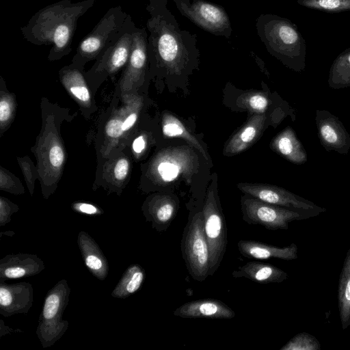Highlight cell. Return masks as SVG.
Wrapping results in <instances>:
<instances>
[{
  "label": "cell",
  "instance_id": "obj_4",
  "mask_svg": "<svg viewBox=\"0 0 350 350\" xmlns=\"http://www.w3.org/2000/svg\"><path fill=\"white\" fill-rule=\"evenodd\" d=\"M197 169V157L192 149L187 146H175L157 153L148 165L147 175L159 186L166 185L180 178L189 184Z\"/></svg>",
  "mask_w": 350,
  "mask_h": 350
},
{
  "label": "cell",
  "instance_id": "obj_30",
  "mask_svg": "<svg viewBox=\"0 0 350 350\" xmlns=\"http://www.w3.org/2000/svg\"><path fill=\"white\" fill-rule=\"evenodd\" d=\"M327 83L329 88L335 90L350 86V47L340 53L333 62Z\"/></svg>",
  "mask_w": 350,
  "mask_h": 350
},
{
  "label": "cell",
  "instance_id": "obj_8",
  "mask_svg": "<svg viewBox=\"0 0 350 350\" xmlns=\"http://www.w3.org/2000/svg\"><path fill=\"white\" fill-rule=\"evenodd\" d=\"M135 24L130 14L112 42L96 59L92 68L85 73L90 81L103 80L124 67L129 59L133 45Z\"/></svg>",
  "mask_w": 350,
  "mask_h": 350
},
{
  "label": "cell",
  "instance_id": "obj_19",
  "mask_svg": "<svg viewBox=\"0 0 350 350\" xmlns=\"http://www.w3.org/2000/svg\"><path fill=\"white\" fill-rule=\"evenodd\" d=\"M173 314L185 319H231L236 314L232 309L219 299H201L185 303L177 308Z\"/></svg>",
  "mask_w": 350,
  "mask_h": 350
},
{
  "label": "cell",
  "instance_id": "obj_16",
  "mask_svg": "<svg viewBox=\"0 0 350 350\" xmlns=\"http://www.w3.org/2000/svg\"><path fill=\"white\" fill-rule=\"evenodd\" d=\"M143 100L139 96H132L129 103L112 113L104 128L105 139L115 144L135 126L142 108Z\"/></svg>",
  "mask_w": 350,
  "mask_h": 350
},
{
  "label": "cell",
  "instance_id": "obj_38",
  "mask_svg": "<svg viewBox=\"0 0 350 350\" xmlns=\"http://www.w3.org/2000/svg\"><path fill=\"white\" fill-rule=\"evenodd\" d=\"M131 169L130 161L124 156L119 157L112 164L111 176L115 183H121L128 177Z\"/></svg>",
  "mask_w": 350,
  "mask_h": 350
},
{
  "label": "cell",
  "instance_id": "obj_37",
  "mask_svg": "<svg viewBox=\"0 0 350 350\" xmlns=\"http://www.w3.org/2000/svg\"><path fill=\"white\" fill-rule=\"evenodd\" d=\"M19 165L28 187L31 196H33L35 180L39 177L38 169L34 167L33 163L28 157L18 158Z\"/></svg>",
  "mask_w": 350,
  "mask_h": 350
},
{
  "label": "cell",
  "instance_id": "obj_39",
  "mask_svg": "<svg viewBox=\"0 0 350 350\" xmlns=\"http://www.w3.org/2000/svg\"><path fill=\"white\" fill-rule=\"evenodd\" d=\"M19 206L8 198L0 197V226H3L12 220V215L16 213Z\"/></svg>",
  "mask_w": 350,
  "mask_h": 350
},
{
  "label": "cell",
  "instance_id": "obj_24",
  "mask_svg": "<svg viewBox=\"0 0 350 350\" xmlns=\"http://www.w3.org/2000/svg\"><path fill=\"white\" fill-rule=\"evenodd\" d=\"M234 278H245L254 282L266 284L280 283L288 278V273L282 269L269 263L250 261L234 270Z\"/></svg>",
  "mask_w": 350,
  "mask_h": 350
},
{
  "label": "cell",
  "instance_id": "obj_25",
  "mask_svg": "<svg viewBox=\"0 0 350 350\" xmlns=\"http://www.w3.org/2000/svg\"><path fill=\"white\" fill-rule=\"evenodd\" d=\"M270 147L274 152L294 164L302 165L308 160L307 153L301 142L290 126L273 138Z\"/></svg>",
  "mask_w": 350,
  "mask_h": 350
},
{
  "label": "cell",
  "instance_id": "obj_13",
  "mask_svg": "<svg viewBox=\"0 0 350 350\" xmlns=\"http://www.w3.org/2000/svg\"><path fill=\"white\" fill-rule=\"evenodd\" d=\"M315 122L321 144L327 152L346 154L350 150V135L339 118L327 110L316 111Z\"/></svg>",
  "mask_w": 350,
  "mask_h": 350
},
{
  "label": "cell",
  "instance_id": "obj_33",
  "mask_svg": "<svg viewBox=\"0 0 350 350\" xmlns=\"http://www.w3.org/2000/svg\"><path fill=\"white\" fill-rule=\"evenodd\" d=\"M297 2L307 8L328 13L350 11V0H297Z\"/></svg>",
  "mask_w": 350,
  "mask_h": 350
},
{
  "label": "cell",
  "instance_id": "obj_10",
  "mask_svg": "<svg viewBox=\"0 0 350 350\" xmlns=\"http://www.w3.org/2000/svg\"><path fill=\"white\" fill-rule=\"evenodd\" d=\"M237 187L245 194L261 201L297 212L304 219L316 217L327 211L326 208L278 186L241 183L237 185Z\"/></svg>",
  "mask_w": 350,
  "mask_h": 350
},
{
  "label": "cell",
  "instance_id": "obj_1",
  "mask_svg": "<svg viewBox=\"0 0 350 350\" xmlns=\"http://www.w3.org/2000/svg\"><path fill=\"white\" fill-rule=\"evenodd\" d=\"M167 5V0H148L146 5L149 64L152 70L180 76L198 63L197 36L181 29Z\"/></svg>",
  "mask_w": 350,
  "mask_h": 350
},
{
  "label": "cell",
  "instance_id": "obj_41",
  "mask_svg": "<svg viewBox=\"0 0 350 350\" xmlns=\"http://www.w3.org/2000/svg\"><path fill=\"white\" fill-rule=\"evenodd\" d=\"M145 134H140L136 137L132 143V151L136 157H140L147 148L148 140Z\"/></svg>",
  "mask_w": 350,
  "mask_h": 350
},
{
  "label": "cell",
  "instance_id": "obj_28",
  "mask_svg": "<svg viewBox=\"0 0 350 350\" xmlns=\"http://www.w3.org/2000/svg\"><path fill=\"white\" fill-rule=\"evenodd\" d=\"M145 275L144 269L139 265H131L112 291L111 296L119 299L129 297L139 290L144 281Z\"/></svg>",
  "mask_w": 350,
  "mask_h": 350
},
{
  "label": "cell",
  "instance_id": "obj_27",
  "mask_svg": "<svg viewBox=\"0 0 350 350\" xmlns=\"http://www.w3.org/2000/svg\"><path fill=\"white\" fill-rule=\"evenodd\" d=\"M339 316L343 330L350 325V247L342 267L338 288Z\"/></svg>",
  "mask_w": 350,
  "mask_h": 350
},
{
  "label": "cell",
  "instance_id": "obj_11",
  "mask_svg": "<svg viewBox=\"0 0 350 350\" xmlns=\"http://www.w3.org/2000/svg\"><path fill=\"white\" fill-rule=\"evenodd\" d=\"M243 220L248 224L258 225L269 230H288L293 221L303 217L291 209L271 204L245 194L241 198Z\"/></svg>",
  "mask_w": 350,
  "mask_h": 350
},
{
  "label": "cell",
  "instance_id": "obj_5",
  "mask_svg": "<svg viewBox=\"0 0 350 350\" xmlns=\"http://www.w3.org/2000/svg\"><path fill=\"white\" fill-rule=\"evenodd\" d=\"M180 250L183 259L191 278L203 282L208 275L210 252L204 231L202 208L193 211L184 228Z\"/></svg>",
  "mask_w": 350,
  "mask_h": 350
},
{
  "label": "cell",
  "instance_id": "obj_44",
  "mask_svg": "<svg viewBox=\"0 0 350 350\" xmlns=\"http://www.w3.org/2000/svg\"><path fill=\"white\" fill-rule=\"evenodd\" d=\"M240 1H245V0H240Z\"/></svg>",
  "mask_w": 350,
  "mask_h": 350
},
{
  "label": "cell",
  "instance_id": "obj_20",
  "mask_svg": "<svg viewBox=\"0 0 350 350\" xmlns=\"http://www.w3.org/2000/svg\"><path fill=\"white\" fill-rule=\"evenodd\" d=\"M239 253L247 258L267 260L278 258L292 260L297 258L298 248L292 243L288 246L278 247L253 240H240L237 243Z\"/></svg>",
  "mask_w": 350,
  "mask_h": 350
},
{
  "label": "cell",
  "instance_id": "obj_26",
  "mask_svg": "<svg viewBox=\"0 0 350 350\" xmlns=\"http://www.w3.org/2000/svg\"><path fill=\"white\" fill-rule=\"evenodd\" d=\"M70 288L66 279L59 280L47 293L38 321L62 319Z\"/></svg>",
  "mask_w": 350,
  "mask_h": 350
},
{
  "label": "cell",
  "instance_id": "obj_34",
  "mask_svg": "<svg viewBox=\"0 0 350 350\" xmlns=\"http://www.w3.org/2000/svg\"><path fill=\"white\" fill-rule=\"evenodd\" d=\"M321 343L313 335L301 332L294 336L280 350H320Z\"/></svg>",
  "mask_w": 350,
  "mask_h": 350
},
{
  "label": "cell",
  "instance_id": "obj_43",
  "mask_svg": "<svg viewBox=\"0 0 350 350\" xmlns=\"http://www.w3.org/2000/svg\"><path fill=\"white\" fill-rule=\"evenodd\" d=\"M5 234V235H8V236H10V237H12V236H13L15 233H14V232H13V231L1 232L0 233V237H1V235H2V234Z\"/></svg>",
  "mask_w": 350,
  "mask_h": 350
},
{
  "label": "cell",
  "instance_id": "obj_14",
  "mask_svg": "<svg viewBox=\"0 0 350 350\" xmlns=\"http://www.w3.org/2000/svg\"><path fill=\"white\" fill-rule=\"evenodd\" d=\"M148 36L146 27L135 26L129 59L121 78V85L124 88H131L142 81L146 75L149 64Z\"/></svg>",
  "mask_w": 350,
  "mask_h": 350
},
{
  "label": "cell",
  "instance_id": "obj_29",
  "mask_svg": "<svg viewBox=\"0 0 350 350\" xmlns=\"http://www.w3.org/2000/svg\"><path fill=\"white\" fill-rule=\"evenodd\" d=\"M162 131L167 137H179L187 141L189 144L199 150L203 157L208 160L205 150L198 139L192 135L184 124L173 114L165 112L162 116Z\"/></svg>",
  "mask_w": 350,
  "mask_h": 350
},
{
  "label": "cell",
  "instance_id": "obj_21",
  "mask_svg": "<svg viewBox=\"0 0 350 350\" xmlns=\"http://www.w3.org/2000/svg\"><path fill=\"white\" fill-rule=\"evenodd\" d=\"M77 242L87 269L98 280H104L109 273V267L99 245L85 231L79 232Z\"/></svg>",
  "mask_w": 350,
  "mask_h": 350
},
{
  "label": "cell",
  "instance_id": "obj_15",
  "mask_svg": "<svg viewBox=\"0 0 350 350\" xmlns=\"http://www.w3.org/2000/svg\"><path fill=\"white\" fill-rule=\"evenodd\" d=\"M178 208V200L171 195L164 193L149 196L142 207L146 221L150 222L152 228L159 232L168 229Z\"/></svg>",
  "mask_w": 350,
  "mask_h": 350
},
{
  "label": "cell",
  "instance_id": "obj_40",
  "mask_svg": "<svg viewBox=\"0 0 350 350\" xmlns=\"http://www.w3.org/2000/svg\"><path fill=\"white\" fill-rule=\"evenodd\" d=\"M74 211L85 215L98 216L104 211L98 206L87 202H75L72 204Z\"/></svg>",
  "mask_w": 350,
  "mask_h": 350
},
{
  "label": "cell",
  "instance_id": "obj_3",
  "mask_svg": "<svg viewBox=\"0 0 350 350\" xmlns=\"http://www.w3.org/2000/svg\"><path fill=\"white\" fill-rule=\"evenodd\" d=\"M256 29L271 55L296 72L305 70L306 43L295 24L275 14H262L256 18Z\"/></svg>",
  "mask_w": 350,
  "mask_h": 350
},
{
  "label": "cell",
  "instance_id": "obj_18",
  "mask_svg": "<svg viewBox=\"0 0 350 350\" xmlns=\"http://www.w3.org/2000/svg\"><path fill=\"white\" fill-rule=\"evenodd\" d=\"M44 268L43 260L36 254L7 255L0 260V282L33 276Z\"/></svg>",
  "mask_w": 350,
  "mask_h": 350
},
{
  "label": "cell",
  "instance_id": "obj_6",
  "mask_svg": "<svg viewBox=\"0 0 350 350\" xmlns=\"http://www.w3.org/2000/svg\"><path fill=\"white\" fill-rule=\"evenodd\" d=\"M127 16L121 5L109 9L93 29L79 42L72 63L83 68L87 62L96 60L117 36Z\"/></svg>",
  "mask_w": 350,
  "mask_h": 350
},
{
  "label": "cell",
  "instance_id": "obj_35",
  "mask_svg": "<svg viewBox=\"0 0 350 350\" xmlns=\"http://www.w3.org/2000/svg\"><path fill=\"white\" fill-rule=\"evenodd\" d=\"M16 109V104L14 96L1 90L0 98L1 134H2L11 124L14 117Z\"/></svg>",
  "mask_w": 350,
  "mask_h": 350
},
{
  "label": "cell",
  "instance_id": "obj_42",
  "mask_svg": "<svg viewBox=\"0 0 350 350\" xmlns=\"http://www.w3.org/2000/svg\"><path fill=\"white\" fill-rule=\"evenodd\" d=\"M0 337H2L3 336L8 334H18L23 332L20 329H13L5 325L4 324V321L2 319L0 320Z\"/></svg>",
  "mask_w": 350,
  "mask_h": 350
},
{
  "label": "cell",
  "instance_id": "obj_23",
  "mask_svg": "<svg viewBox=\"0 0 350 350\" xmlns=\"http://www.w3.org/2000/svg\"><path fill=\"white\" fill-rule=\"evenodd\" d=\"M267 121V116L254 114L226 144L224 154L232 156L241 153L249 148L259 137Z\"/></svg>",
  "mask_w": 350,
  "mask_h": 350
},
{
  "label": "cell",
  "instance_id": "obj_36",
  "mask_svg": "<svg viewBox=\"0 0 350 350\" xmlns=\"http://www.w3.org/2000/svg\"><path fill=\"white\" fill-rule=\"evenodd\" d=\"M0 189L15 195L25 193V189L18 178L12 173L1 167Z\"/></svg>",
  "mask_w": 350,
  "mask_h": 350
},
{
  "label": "cell",
  "instance_id": "obj_12",
  "mask_svg": "<svg viewBox=\"0 0 350 350\" xmlns=\"http://www.w3.org/2000/svg\"><path fill=\"white\" fill-rule=\"evenodd\" d=\"M37 150L39 176L42 178V193L45 191L49 178L53 185L59 178L65 164L66 154L62 140L55 129H44Z\"/></svg>",
  "mask_w": 350,
  "mask_h": 350
},
{
  "label": "cell",
  "instance_id": "obj_32",
  "mask_svg": "<svg viewBox=\"0 0 350 350\" xmlns=\"http://www.w3.org/2000/svg\"><path fill=\"white\" fill-rule=\"evenodd\" d=\"M237 103L239 107L254 114H265L273 102L265 93L247 92L238 98Z\"/></svg>",
  "mask_w": 350,
  "mask_h": 350
},
{
  "label": "cell",
  "instance_id": "obj_31",
  "mask_svg": "<svg viewBox=\"0 0 350 350\" xmlns=\"http://www.w3.org/2000/svg\"><path fill=\"white\" fill-rule=\"evenodd\" d=\"M68 321L62 319L38 321L36 334L43 348L55 344L68 327Z\"/></svg>",
  "mask_w": 350,
  "mask_h": 350
},
{
  "label": "cell",
  "instance_id": "obj_7",
  "mask_svg": "<svg viewBox=\"0 0 350 350\" xmlns=\"http://www.w3.org/2000/svg\"><path fill=\"white\" fill-rule=\"evenodd\" d=\"M204 231L210 252L208 275H213L219 267L226 251L227 228L216 190L208 188L204 205Z\"/></svg>",
  "mask_w": 350,
  "mask_h": 350
},
{
  "label": "cell",
  "instance_id": "obj_17",
  "mask_svg": "<svg viewBox=\"0 0 350 350\" xmlns=\"http://www.w3.org/2000/svg\"><path fill=\"white\" fill-rule=\"evenodd\" d=\"M33 302V290L30 283L8 284L0 282V314L8 317L27 314Z\"/></svg>",
  "mask_w": 350,
  "mask_h": 350
},
{
  "label": "cell",
  "instance_id": "obj_9",
  "mask_svg": "<svg viewBox=\"0 0 350 350\" xmlns=\"http://www.w3.org/2000/svg\"><path fill=\"white\" fill-rule=\"evenodd\" d=\"M172 1L179 12L199 28L215 36L231 37V23L222 6L205 0Z\"/></svg>",
  "mask_w": 350,
  "mask_h": 350
},
{
  "label": "cell",
  "instance_id": "obj_2",
  "mask_svg": "<svg viewBox=\"0 0 350 350\" xmlns=\"http://www.w3.org/2000/svg\"><path fill=\"white\" fill-rule=\"evenodd\" d=\"M94 3L95 0H62L48 5L21 27L22 35L33 44L51 45L48 59L59 60L71 52L77 21Z\"/></svg>",
  "mask_w": 350,
  "mask_h": 350
},
{
  "label": "cell",
  "instance_id": "obj_22",
  "mask_svg": "<svg viewBox=\"0 0 350 350\" xmlns=\"http://www.w3.org/2000/svg\"><path fill=\"white\" fill-rule=\"evenodd\" d=\"M59 75L64 88L81 107L88 108L93 106L92 94L83 68L72 63L63 67Z\"/></svg>",
  "mask_w": 350,
  "mask_h": 350
}]
</instances>
